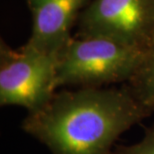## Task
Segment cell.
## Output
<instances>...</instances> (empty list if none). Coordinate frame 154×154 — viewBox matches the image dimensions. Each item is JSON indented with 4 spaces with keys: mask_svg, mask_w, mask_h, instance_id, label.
I'll return each instance as SVG.
<instances>
[{
    "mask_svg": "<svg viewBox=\"0 0 154 154\" xmlns=\"http://www.w3.org/2000/svg\"><path fill=\"white\" fill-rule=\"evenodd\" d=\"M124 86L141 105L154 113V39L145 48L139 66Z\"/></svg>",
    "mask_w": 154,
    "mask_h": 154,
    "instance_id": "cell-6",
    "label": "cell"
},
{
    "mask_svg": "<svg viewBox=\"0 0 154 154\" xmlns=\"http://www.w3.org/2000/svg\"><path fill=\"white\" fill-rule=\"evenodd\" d=\"M112 154H154V123L145 129L140 141L129 145L115 146Z\"/></svg>",
    "mask_w": 154,
    "mask_h": 154,
    "instance_id": "cell-7",
    "label": "cell"
},
{
    "mask_svg": "<svg viewBox=\"0 0 154 154\" xmlns=\"http://www.w3.org/2000/svg\"><path fill=\"white\" fill-rule=\"evenodd\" d=\"M151 114L125 86L64 89L20 127L51 154H112L117 139Z\"/></svg>",
    "mask_w": 154,
    "mask_h": 154,
    "instance_id": "cell-1",
    "label": "cell"
},
{
    "mask_svg": "<svg viewBox=\"0 0 154 154\" xmlns=\"http://www.w3.org/2000/svg\"><path fill=\"white\" fill-rule=\"evenodd\" d=\"M57 55L24 44L13 49L0 42V105L19 106L27 113L47 104L57 90Z\"/></svg>",
    "mask_w": 154,
    "mask_h": 154,
    "instance_id": "cell-3",
    "label": "cell"
},
{
    "mask_svg": "<svg viewBox=\"0 0 154 154\" xmlns=\"http://www.w3.org/2000/svg\"><path fill=\"white\" fill-rule=\"evenodd\" d=\"M91 0H26L32 31L25 44L57 55L72 38L71 31Z\"/></svg>",
    "mask_w": 154,
    "mask_h": 154,
    "instance_id": "cell-5",
    "label": "cell"
},
{
    "mask_svg": "<svg viewBox=\"0 0 154 154\" xmlns=\"http://www.w3.org/2000/svg\"><path fill=\"white\" fill-rule=\"evenodd\" d=\"M144 50L104 37L72 36L57 54V88L105 87L128 82Z\"/></svg>",
    "mask_w": 154,
    "mask_h": 154,
    "instance_id": "cell-2",
    "label": "cell"
},
{
    "mask_svg": "<svg viewBox=\"0 0 154 154\" xmlns=\"http://www.w3.org/2000/svg\"><path fill=\"white\" fill-rule=\"evenodd\" d=\"M77 24V36L145 49L154 39V0H91Z\"/></svg>",
    "mask_w": 154,
    "mask_h": 154,
    "instance_id": "cell-4",
    "label": "cell"
}]
</instances>
